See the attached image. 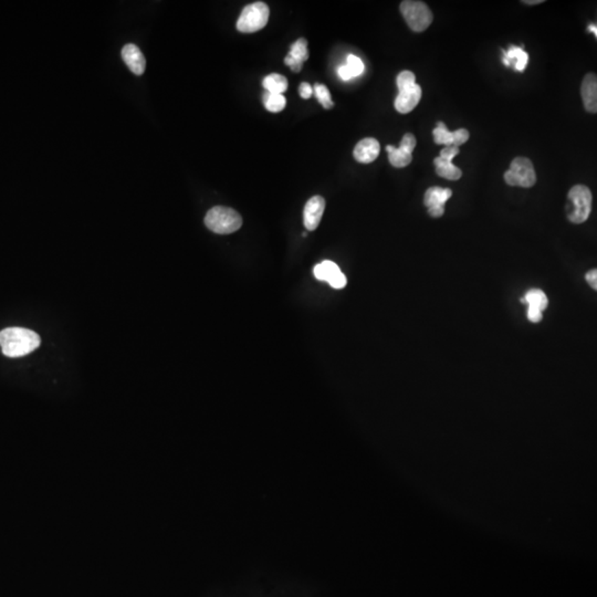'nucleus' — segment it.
I'll return each instance as SVG.
<instances>
[{
    "mask_svg": "<svg viewBox=\"0 0 597 597\" xmlns=\"http://www.w3.org/2000/svg\"><path fill=\"white\" fill-rule=\"evenodd\" d=\"M41 339L36 332L23 328H7L0 332V346L7 357L25 356L37 350Z\"/></svg>",
    "mask_w": 597,
    "mask_h": 597,
    "instance_id": "nucleus-1",
    "label": "nucleus"
},
{
    "mask_svg": "<svg viewBox=\"0 0 597 597\" xmlns=\"http://www.w3.org/2000/svg\"><path fill=\"white\" fill-rule=\"evenodd\" d=\"M205 225L212 232L229 234L241 229L243 226V218L234 209L216 206L207 212Z\"/></svg>",
    "mask_w": 597,
    "mask_h": 597,
    "instance_id": "nucleus-2",
    "label": "nucleus"
},
{
    "mask_svg": "<svg viewBox=\"0 0 597 597\" xmlns=\"http://www.w3.org/2000/svg\"><path fill=\"white\" fill-rule=\"evenodd\" d=\"M270 10L267 3L263 1L250 3L245 7L241 12V17L237 21L238 32L243 34H254L259 32L267 26Z\"/></svg>",
    "mask_w": 597,
    "mask_h": 597,
    "instance_id": "nucleus-3",
    "label": "nucleus"
},
{
    "mask_svg": "<svg viewBox=\"0 0 597 597\" xmlns=\"http://www.w3.org/2000/svg\"><path fill=\"white\" fill-rule=\"evenodd\" d=\"M400 12L409 28L415 32H423L432 25V12L423 1L405 0L400 3Z\"/></svg>",
    "mask_w": 597,
    "mask_h": 597,
    "instance_id": "nucleus-4",
    "label": "nucleus"
},
{
    "mask_svg": "<svg viewBox=\"0 0 597 597\" xmlns=\"http://www.w3.org/2000/svg\"><path fill=\"white\" fill-rule=\"evenodd\" d=\"M504 180L510 186H520L530 188L537 183V174L531 160L526 158H515L510 169L504 173Z\"/></svg>",
    "mask_w": 597,
    "mask_h": 597,
    "instance_id": "nucleus-5",
    "label": "nucleus"
},
{
    "mask_svg": "<svg viewBox=\"0 0 597 597\" xmlns=\"http://www.w3.org/2000/svg\"><path fill=\"white\" fill-rule=\"evenodd\" d=\"M569 199L573 204V210L569 214V220L573 223H583L589 219L592 210V193L589 187L576 185L572 187Z\"/></svg>",
    "mask_w": 597,
    "mask_h": 597,
    "instance_id": "nucleus-6",
    "label": "nucleus"
},
{
    "mask_svg": "<svg viewBox=\"0 0 597 597\" xmlns=\"http://www.w3.org/2000/svg\"><path fill=\"white\" fill-rule=\"evenodd\" d=\"M452 189L441 187H430L424 196V204L428 208V214L434 218H439L445 214V204L452 197Z\"/></svg>",
    "mask_w": 597,
    "mask_h": 597,
    "instance_id": "nucleus-7",
    "label": "nucleus"
},
{
    "mask_svg": "<svg viewBox=\"0 0 597 597\" xmlns=\"http://www.w3.org/2000/svg\"><path fill=\"white\" fill-rule=\"evenodd\" d=\"M315 278L319 281H326L330 286L334 289H343L348 283L345 275L341 271L337 263L333 261L326 260L315 267Z\"/></svg>",
    "mask_w": 597,
    "mask_h": 597,
    "instance_id": "nucleus-8",
    "label": "nucleus"
},
{
    "mask_svg": "<svg viewBox=\"0 0 597 597\" xmlns=\"http://www.w3.org/2000/svg\"><path fill=\"white\" fill-rule=\"evenodd\" d=\"M324 209H326V199L321 196H313L306 202L303 212V221L309 232H313L319 227Z\"/></svg>",
    "mask_w": 597,
    "mask_h": 597,
    "instance_id": "nucleus-9",
    "label": "nucleus"
},
{
    "mask_svg": "<svg viewBox=\"0 0 597 597\" xmlns=\"http://www.w3.org/2000/svg\"><path fill=\"white\" fill-rule=\"evenodd\" d=\"M422 99V88L418 84H414L409 89L402 90L395 99V109L398 113L407 114L418 106Z\"/></svg>",
    "mask_w": 597,
    "mask_h": 597,
    "instance_id": "nucleus-10",
    "label": "nucleus"
},
{
    "mask_svg": "<svg viewBox=\"0 0 597 597\" xmlns=\"http://www.w3.org/2000/svg\"><path fill=\"white\" fill-rule=\"evenodd\" d=\"M380 151V145L378 140L366 138L356 144L353 155L358 163L369 164L378 158Z\"/></svg>",
    "mask_w": 597,
    "mask_h": 597,
    "instance_id": "nucleus-11",
    "label": "nucleus"
},
{
    "mask_svg": "<svg viewBox=\"0 0 597 597\" xmlns=\"http://www.w3.org/2000/svg\"><path fill=\"white\" fill-rule=\"evenodd\" d=\"M122 58L126 66L134 75H142L145 71L146 61L138 46L129 43L122 49Z\"/></svg>",
    "mask_w": 597,
    "mask_h": 597,
    "instance_id": "nucleus-12",
    "label": "nucleus"
},
{
    "mask_svg": "<svg viewBox=\"0 0 597 597\" xmlns=\"http://www.w3.org/2000/svg\"><path fill=\"white\" fill-rule=\"evenodd\" d=\"M581 95L586 111L589 113L597 112V79L595 73L586 75L581 86Z\"/></svg>",
    "mask_w": 597,
    "mask_h": 597,
    "instance_id": "nucleus-13",
    "label": "nucleus"
},
{
    "mask_svg": "<svg viewBox=\"0 0 597 597\" xmlns=\"http://www.w3.org/2000/svg\"><path fill=\"white\" fill-rule=\"evenodd\" d=\"M502 62L504 66H513L517 71L526 70L528 62V55L520 47L511 46L508 51L502 50Z\"/></svg>",
    "mask_w": 597,
    "mask_h": 597,
    "instance_id": "nucleus-14",
    "label": "nucleus"
},
{
    "mask_svg": "<svg viewBox=\"0 0 597 597\" xmlns=\"http://www.w3.org/2000/svg\"><path fill=\"white\" fill-rule=\"evenodd\" d=\"M434 165L436 167V173L440 178H446L449 180H458L463 176L461 169L454 166L452 162L438 158H435Z\"/></svg>",
    "mask_w": 597,
    "mask_h": 597,
    "instance_id": "nucleus-15",
    "label": "nucleus"
},
{
    "mask_svg": "<svg viewBox=\"0 0 597 597\" xmlns=\"http://www.w3.org/2000/svg\"><path fill=\"white\" fill-rule=\"evenodd\" d=\"M263 86L269 93L282 95L288 89V80L283 75L271 73L263 79Z\"/></svg>",
    "mask_w": 597,
    "mask_h": 597,
    "instance_id": "nucleus-16",
    "label": "nucleus"
},
{
    "mask_svg": "<svg viewBox=\"0 0 597 597\" xmlns=\"http://www.w3.org/2000/svg\"><path fill=\"white\" fill-rule=\"evenodd\" d=\"M386 151L389 153V163L394 167L398 169H403L406 166H409L412 163L413 155L406 153L400 147H395L393 145L386 146Z\"/></svg>",
    "mask_w": 597,
    "mask_h": 597,
    "instance_id": "nucleus-17",
    "label": "nucleus"
},
{
    "mask_svg": "<svg viewBox=\"0 0 597 597\" xmlns=\"http://www.w3.org/2000/svg\"><path fill=\"white\" fill-rule=\"evenodd\" d=\"M521 302L528 303V306H535L541 311L546 310L549 304L548 297L540 289H531L530 291L526 292V297L521 299Z\"/></svg>",
    "mask_w": 597,
    "mask_h": 597,
    "instance_id": "nucleus-18",
    "label": "nucleus"
},
{
    "mask_svg": "<svg viewBox=\"0 0 597 597\" xmlns=\"http://www.w3.org/2000/svg\"><path fill=\"white\" fill-rule=\"evenodd\" d=\"M263 103L266 106V109L272 113H278L282 111L286 108L287 100L283 95H277V93H269L266 92L263 95Z\"/></svg>",
    "mask_w": 597,
    "mask_h": 597,
    "instance_id": "nucleus-19",
    "label": "nucleus"
},
{
    "mask_svg": "<svg viewBox=\"0 0 597 597\" xmlns=\"http://www.w3.org/2000/svg\"><path fill=\"white\" fill-rule=\"evenodd\" d=\"M289 57L292 58L293 60L297 61V62L303 63L304 61L308 60L309 59V51H308V41L304 39V38H300V39H297L293 45H292L291 48H290V52H289Z\"/></svg>",
    "mask_w": 597,
    "mask_h": 597,
    "instance_id": "nucleus-20",
    "label": "nucleus"
},
{
    "mask_svg": "<svg viewBox=\"0 0 597 597\" xmlns=\"http://www.w3.org/2000/svg\"><path fill=\"white\" fill-rule=\"evenodd\" d=\"M435 143L438 145H452V132L449 131L446 124L438 122L437 126L432 130Z\"/></svg>",
    "mask_w": 597,
    "mask_h": 597,
    "instance_id": "nucleus-21",
    "label": "nucleus"
},
{
    "mask_svg": "<svg viewBox=\"0 0 597 597\" xmlns=\"http://www.w3.org/2000/svg\"><path fill=\"white\" fill-rule=\"evenodd\" d=\"M313 93H315L317 100H319L321 106H322L324 109L330 110L334 106V103H333V101H332L331 95H330L329 89H328L326 86H323V84H320V83H317L315 88H313Z\"/></svg>",
    "mask_w": 597,
    "mask_h": 597,
    "instance_id": "nucleus-22",
    "label": "nucleus"
},
{
    "mask_svg": "<svg viewBox=\"0 0 597 597\" xmlns=\"http://www.w3.org/2000/svg\"><path fill=\"white\" fill-rule=\"evenodd\" d=\"M345 66H348V69L350 70L353 77H358L364 72L363 61L361 60L360 58L356 57V56H348Z\"/></svg>",
    "mask_w": 597,
    "mask_h": 597,
    "instance_id": "nucleus-23",
    "label": "nucleus"
},
{
    "mask_svg": "<svg viewBox=\"0 0 597 597\" xmlns=\"http://www.w3.org/2000/svg\"><path fill=\"white\" fill-rule=\"evenodd\" d=\"M396 83H398V91L409 89L411 86L416 84V77L412 71L400 72V75H398V79H396Z\"/></svg>",
    "mask_w": 597,
    "mask_h": 597,
    "instance_id": "nucleus-24",
    "label": "nucleus"
},
{
    "mask_svg": "<svg viewBox=\"0 0 597 597\" xmlns=\"http://www.w3.org/2000/svg\"><path fill=\"white\" fill-rule=\"evenodd\" d=\"M416 144H417V141H416L414 135L407 133V134L404 135L403 140L400 142V149H403L404 151L409 153V154L413 155V151H414L415 147H416Z\"/></svg>",
    "mask_w": 597,
    "mask_h": 597,
    "instance_id": "nucleus-25",
    "label": "nucleus"
},
{
    "mask_svg": "<svg viewBox=\"0 0 597 597\" xmlns=\"http://www.w3.org/2000/svg\"><path fill=\"white\" fill-rule=\"evenodd\" d=\"M469 140V132L466 129H459L452 132V146H457L466 143Z\"/></svg>",
    "mask_w": 597,
    "mask_h": 597,
    "instance_id": "nucleus-26",
    "label": "nucleus"
},
{
    "mask_svg": "<svg viewBox=\"0 0 597 597\" xmlns=\"http://www.w3.org/2000/svg\"><path fill=\"white\" fill-rule=\"evenodd\" d=\"M458 154H459V147H457V146L449 145L440 151L439 158H443V160H448V162H452V160H454Z\"/></svg>",
    "mask_w": 597,
    "mask_h": 597,
    "instance_id": "nucleus-27",
    "label": "nucleus"
},
{
    "mask_svg": "<svg viewBox=\"0 0 597 597\" xmlns=\"http://www.w3.org/2000/svg\"><path fill=\"white\" fill-rule=\"evenodd\" d=\"M542 311L540 309H537L535 306H528V319L533 323H539L542 321Z\"/></svg>",
    "mask_w": 597,
    "mask_h": 597,
    "instance_id": "nucleus-28",
    "label": "nucleus"
},
{
    "mask_svg": "<svg viewBox=\"0 0 597 597\" xmlns=\"http://www.w3.org/2000/svg\"><path fill=\"white\" fill-rule=\"evenodd\" d=\"M299 93L303 99H309L313 95V88L310 86L309 83L302 82L299 86Z\"/></svg>",
    "mask_w": 597,
    "mask_h": 597,
    "instance_id": "nucleus-29",
    "label": "nucleus"
},
{
    "mask_svg": "<svg viewBox=\"0 0 597 597\" xmlns=\"http://www.w3.org/2000/svg\"><path fill=\"white\" fill-rule=\"evenodd\" d=\"M586 281L589 283V286L592 288L596 290L597 289V272L596 270H589L587 273H586Z\"/></svg>",
    "mask_w": 597,
    "mask_h": 597,
    "instance_id": "nucleus-30",
    "label": "nucleus"
},
{
    "mask_svg": "<svg viewBox=\"0 0 597 597\" xmlns=\"http://www.w3.org/2000/svg\"><path fill=\"white\" fill-rule=\"evenodd\" d=\"M339 75H340L341 79L344 81L351 80L352 77H352L351 72H350V70L348 69V66H341L340 69H339Z\"/></svg>",
    "mask_w": 597,
    "mask_h": 597,
    "instance_id": "nucleus-31",
    "label": "nucleus"
},
{
    "mask_svg": "<svg viewBox=\"0 0 597 597\" xmlns=\"http://www.w3.org/2000/svg\"><path fill=\"white\" fill-rule=\"evenodd\" d=\"M544 3L543 0H535V1H533V0H532V1L531 0H528V1H526V0H524V1H523V3H526V5H539V3Z\"/></svg>",
    "mask_w": 597,
    "mask_h": 597,
    "instance_id": "nucleus-32",
    "label": "nucleus"
},
{
    "mask_svg": "<svg viewBox=\"0 0 597 597\" xmlns=\"http://www.w3.org/2000/svg\"><path fill=\"white\" fill-rule=\"evenodd\" d=\"M589 32H593L594 34L595 37L597 36V28L596 25H589Z\"/></svg>",
    "mask_w": 597,
    "mask_h": 597,
    "instance_id": "nucleus-33",
    "label": "nucleus"
}]
</instances>
